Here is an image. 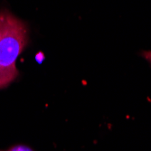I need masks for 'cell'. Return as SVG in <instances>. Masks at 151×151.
<instances>
[{
    "label": "cell",
    "mask_w": 151,
    "mask_h": 151,
    "mask_svg": "<svg viewBox=\"0 0 151 151\" xmlns=\"http://www.w3.org/2000/svg\"><path fill=\"white\" fill-rule=\"evenodd\" d=\"M27 44V24L10 11H0V89L7 87L17 77L16 63Z\"/></svg>",
    "instance_id": "cell-1"
},
{
    "label": "cell",
    "mask_w": 151,
    "mask_h": 151,
    "mask_svg": "<svg viewBox=\"0 0 151 151\" xmlns=\"http://www.w3.org/2000/svg\"><path fill=\"white\" fill-rule=\"evenodd\" d=\"M8 151H33L30 147H27L25 146H16L9 149Z\"/></svg>",
    "instance_id": "cell-2"
},
{
    "label": "cell",
    "mask_w": 151,
    "mask_h": 151,
    "mask_svg": "<svg viewBox=\"0 0 151 151\" xmlns=\"http://www.w3.org/2000/svg\"><path fill=\"white\" fill-rule=\"evenodd\" d=\"M143 56L151 63V51L150 52H143Z\"/></svg>",
    "instance_id": "cell-3"
}]
</instances>
